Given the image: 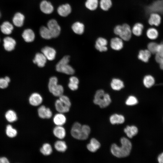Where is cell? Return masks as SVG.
<instances>
[{"mask_svg":"<svg viewBox=\"0 0 163 163\" xmlns=\"http://www.w3.org/2000/svg\"><path fill=\"white\" fill-rule=\"evenodd\" d=\"M54 147L57 151L64 152L67 149V145L64 141L58 140L54 144Z\"/></svg>","mask_w":163,"mask_h":163,"instance_id":"obj_33","label":"cell"},{"mask_svg":"<svg viewBox=\"0 0 163 163\" xmlns=\"http://www.w3.org/2000/svg\"><path fill=\"white\" fill-rule=\"evenodd\" d=\"M2 32L5 34H11L13 29L12 25L8 21H5L3 23L0 27Z\"/></svg>","mask_w":163,"mask_h":163,"instance_id":"obj_26","label":"cell"},{"mask_svg":"<svg viewBox=\"0 0 163 163\" xmlns=\"http://www.w3.org/2000/svg\"><path fill=\"white\" fill-rule=\"evenodd\" d=\"M90 130V128L88 126L82 125L79 123L75 122L72 127L71 133L74 138L84 140L88 138Z\"/></svg>","mask_w":163,"mask_h":163,"instance_id":"obj_2","label":"cell"},{"mask_svg":"<svg viewBox=\"0 0 163 163\" xmlns=\"http://www.w3.org/2000/svg\"><path fill=\"white\" fill-rule=\"evenodd\" d=\"M158 45L159 44L155 42H150L148 45V50L151 54H156L157 52Z\"/></svg>","mask_w":163,"mask_h":163,"instance_id":"obj_40","label":"cell"},{"mask_svg":"<svg viewBox=\"0 0 163 163\" xmlns=\"http://www.w3.org/2000/svg\"><path fill=\"white\" fill-rule=\"evenodd\" d=\"M69 88L72 91L76 90L78 88V84L71 82H69L68 84Z\"/></svg>","mask_w":163,"mask_h":163,"instance_id":"obj_47","label":"cell"},{"mask_svg":"<svg viewBox=\"0 0 163 163\" xmlns=\"http://www.w3.org/2000/svg\"><path fill=\"white\" fill-rule=\"evenodd\" d=\"M156 54L161 57L163 58V43L159 44L157 52Z\"/></svg>","mask_w":163,"mask_h":163,"instance_id":"obj_46","label":"cell"},{"mask_svg":"<svg viewBox=\"0 0 163 163\" xmlns=\"http://www.w3.org/2000/svg\"><path fill=\"white\" fill-rule=\"evenodd\" d=\"M143 28L144 26L142 24L140 23H136L132 28V33L135 36H139L142 34Z\"/></svg>","mask_w":163,"mask_h":163,"instance_id":"obj_31","label":"cell"},{"mask_svg":"<svg viewBox=\"0 0 163 163\" xmlns=\"http://www.w3.org/2000/svg\"><path fill=\"white\" fill-rule=\"evenodd\" d=\"M100 144L96 139L92 138L90 140V143L87 146V149L90 152H94L100 147Z\"/></svg>","mask_w":163,"mask_h":163,"instance_id":"obj_24","label":"cell"},{"mask_svg":"<svg viewBox=\"0 0 163 163\" xmlns=\"http://www.w3.org/2000/svg\"><path fill=\"white\" fill-rule=\"evenodd\" d=\"M24 18L22 14L19 12L16 13L13 19L14 24L18 27H21L23 25Z\"/></svg>","mask_w":163,"mask_h":163,"instance_id":"obj_23","label":"cell"},{"mask_svg":"<svg viewBox=\"0 0 163 163\" xmlns=\"http://www.w3.org/2000/svg\"><path fill=\"white\" fill-rule=\"evenodd\" d=\"M107 41L105 38L100 37L97 40L95 47L97 50L101 52H105L107 50Z\"/></svg>","mask_w":163,"mask_h":163,"instance_id":"obj_10","label":"cell"},{"mask_svg":"<svg viewBox=\"0 0 163 163\" xmlns=\"http://www.w3.org/2000/svg\"><path fill=\"white\" fill-rule=\"evenodd\" d=\"M154 78L151 75L145 76L143 79V82L144 86L147 88H150L155 83Z\"/></svg>","mask_w":163,"mask_h":163,"instance_id":"obj_37","label":"cell"},{"mask_svg":"<svg viewBox=\"0 0 163 163\" xmlns=\"http://www.w3.org/2000/svg\"><path fill=\"white\" fill-rule=\"evenodd\" d=\"M111 88L114 90L118 91L123 88L124 85L123 82L117 78H113L110 84Z\"/></svg>","mask_w":163,"mask_h":163,"instance_id":"obj_28","label":"cell"},{"mask_svg":"<svg viewBox=\"0 0 163 163\" xmlns=\"http://www.w3.org/2000/svg\"><path fill=\"white\" fill-rule=\"evenodd\" d=\"M5 78L8 83L10 82V78L6 76L5 77Z\"/></svg>","mask_w":163,"mask_h":163,"instance_id":"obj_51","label":"cell"},{"mask_svg":"<svg viewBox=\"0 0 163 163\" xmlns=\"http://www.w3.org/2000/svg\"><path fill=\"white\" fill-rule=\"evenodd\" d=\"M55 107L56 110L58 112L63 113L69 112L70 108L65 105L59 99L56 101L55 103Z\"/></svg>","mask_w":163,"mask_h":163,"instance_id":"obj_21","label":"cell"},{"mask_svg":"<svg viewBox=\"0 0 163 163\" xmlns=\"http://www.w3.org/2000/svg\"><path fill=\"white\" fill-rule=\"evenodd\" d=\"M100 5V7L102 10L107 11L111 7L112 2L111 0H101Z\"/></svg>","mask_w":163,"mask_h":163,"instance_id":"obj_39","label":"cell"},{"mask_svg":"<svg viewBox=\"0 0 163 163\" xmlns=\"http://www.w3.org/2000/svg\"><path fill=\"white\" fill-rule=\"evenodd\" d=\"M5 117L7 120L10 122H14L17 119L16 113L12 110H10L7 111L5 113Z\"/></svg>","mask_w":163,"mask_h":163,"instance_id":"obj_38","label":"cell"},{"mask_svg":"<svg viewBox=\"0 0 163 163\" xmlns=\"http://www.w3.org/2000/svg\"><path fill=\"white\" fill-rule=\"evenodd\" d=\"M93 102L95 104L103 108L106 107L110 104L111 102V99L108 94L105 93L104 90L101 89L96 92Z\"/></svg>","mask_w":163,"mask_h":163,"instance_id":"obj_3","label":"cell"},{"mask_svg":"<svg viewBox=\"0 0 163 163\" xmlns=\"http://www.w3.org/2000/svg\"><path fill=\"white\" fill-rule=\"evenodd\" d=\"M47 25L52 38H56L59 36L61 31V27L56 20L52 19L49 20Z\"/></svg>","mask_w":163,"mask_h":163,"instance_id":"obj_6","label":"cell"},{"mask_svg":"<svg viewBox=\"0 0 163 163\" xmlns=\"http://www.w3.org/2000/svg\"><path fill=\"white\" fill-rule=\"evenodd\" d=\"M110 45L111 48L113 50H120L123 46V40L120 38L116 37L113 38L111 40Z\"/></svg>","mask_w":163,"mask_h":163,"instance_id":"obj_17","label":"cell"},{"mask_svg":"<svg viewBox=\"0 0 163 163\" xmlns=\"http://www.w3.org/2000/svg\"><path fill=\"white\" fill-rule=\"evenodd\" d=\"M72 11L70 5L68 4L62 5L57 9L58 14L61 16L65 17L69 14Z\"/></svg>","mask_w":163,"mask_h":163,"instance_id":"obj_15","label":"cell"},{"mask_svg":"<svg viewBox=\"0 0 163 163\" xmlns=\"http://www.w3.org/2000/svg\"><path fill=\"white\" fill-rule=\"evenodd\" d=\"M8 83L5 78H0V88H6L8 86Z\"/></svg>","mask_w":163,"mask_h":163,"instance_id":"obj_44","label":"cell"},{"mask_svg":"<svg viewBox=\"0 0 163 163\" xmlns=\"http://www.w3.org/2000/svg\"><path fill=\"white\" fill-rule=\"evenodd\" d=\"M69 82L78 84L79 80L75 76H72L69 78Z\"/></svg>","mask_w":163,"mask_h":163,"instance_id":"obj_48","label":"cell"},{"mask_svg":"<svg viewBox=\"0 0 163 163\" xmlns=\"http://www.w3.org/2000/svg\"><path fill=\"white\" fill-rule=\"evenodd\" d=\"M161 18L160 15L156 12L152 13L149 16L148 23L152 26H158L161 24Z\"/></svg>","mask_w":163,"mask_h":163,"instance_id":"obj_13","label":"cell"},{"mask_svg":"<svg viewBox=\"0 0 163 163\" xmlns=\"http://www.w3.org/2000/svg\"><path fill=\"white\" fill-rule=\"evenodd\" d=\"M66 118L63 113H59L54 116L53 118V121L56 126H62L66 122Z\"/></svg>","mask_w":163,"mask_h":163,"instance_id":"obj_22","label":"cell"},{"mask_svg":"<svg viewBox=\"0 0 163 163\" xmlns=\"http://www.w3.org/2000/svg\"><path fill=\"white\" fill-rule=\"evenodd\" d=\"M4 46L5 50L11 51L13 50L16 44L15 40L11 37H6L3 40Z\"/></svg>","mask_w":163,"mask_h":163,"instance_id":"obj_11","label":"cell"},{"mask_svg":"<svg viewBox=\"0 0 163 163\" xmlns=\"http://www.w3.org/2000/svg\"><path fill=\"white\" fill-rule=\"evenodd\" d=\"M121 146L119 147L115 144L111 145L110 150L112 154L118 158L126 157L129 154L131 148L132 144L130 141L126 138L123 137L120 139Z\"/></svg>","mask_w":163,"mask_h":163,"instance_id":"obj_1","label":"cell"},{"mask_svg":"<svg viewBox=\"0 0 163 163\" xmlns=\"http://www.w3.org/2000/svg\"><path fill=\"white\" fill-rule=\"evenodd\" d=\"M151 53L148 50H141L138 55V59L144 62H147L151 56Z\"/></svg>","mask_w":163,"mask_h":163,"instance_id":"obj_29","label":"cell"},{"mask_svg":"<svg viewBox=\"0 0 163 163\" xmlns=\"http://www.w3.org/2000/svg\"><path fill=\"white\" fill-rule=\"evenodd\" d=\"M40 8L43 13L47 14L51 13L54 10L53 7L51 3L46 0L41 2L40 5Z\"/></svg>","mask_w":163,"mask_h":163,"instance_id":"obj_12","label":"cell"},{"mask_svg":"<svg viewBox=\"0 0 163 163\" xmlns=\"http://www.w3.org/2000/svg\"><path fill=\"white\" fill-rule=\"evenodd\" d=\"M41 51L48 60H53L55 58L56 52L53 48L49 46H46L42 49Z\"/></svg>","mask_w":163,"mask_h":163,"instance_id":"obj_9","label":"cell"},{"mask_svg":"<svg viewBox=\"0 0 163 163\" xmlns=\"http://www.w3.org/2000/svg\"><path fill=\"white\" fill-rule=\"evenodd\" d=\"M53 133L55 137L60 139L64 138L66 134L65 129L60 126H56L54 128Z\"/></svg>","mask_w":163,"mask_h":163,"instance_id":"obj_19","label":"cell"},{"mask_svg":"<svg viewBox=\"0 0 163 163\" xmlns=\"http://www.w3.org/2000/svg\"><path fill=\"white\" fill-rule=\"evenodd\" d=\"M6 132L7 135L11 138L15 137L17 133V130L13 128L12 126L10 125H8L7 126Z\"/></svg>","mask_w":163,"mask_h":163,"instance_id":"obj_41","label":"cell"},{"mask_svg":"<svg viewBox=\"0 0 163 163\" xmlns=\"http://www.w3.org/2000/svg\"><path fill=\"white\" fill-rule=\"evenodd\" d=\"M138 102L136 97L133 96H130L126 100V104L128 105L132 106L136 104Z\"/></svg>","mask_w":163,"mask_h":163,"instance_id":"obj_42","label":"cell"},{"mask_svg":"<svg viewBox=\"0 0 163 163\" xmlns=\"http://www.w3.org/2000/svg\"><path fill=\"white\" fill-rule=\"evenodd\" d=\"M125 120L124 117L122 115L114 114L110 117V121L112 124H122Z\"/></svg>","mask_w":163,"mask_h":163,"instance_id":"obj_30","label":"cell"},{"mask_svg":"<svg viewBox=\"0 0 163 163\" xmlns=\"http://www.w3.org/2000/svg\"><path fill=\"white\" fill-rule=\"evenodd\" d=\"M150 12H163V0H158L154 2L149 8Z\"/></svg>","mask_w":163,"mask_h":163,"instance_id":"obj_18","label":"cell"},{"mask_svg":"<svg viewBox=\"0 0 163 163\" xmlns=\"http://www.w3.org/2000/svg\"><path fill=\"white\" fill-rule=\"evenodd\" d=\"M69 58V56H65L59 62L56 66L57 71L68 75H72L74 73V69L68 64Z\"/></svg>","mask_w":163,"mask_h":163,"instance_id":"obj_4","label":"cell"},{"mask_svg":"<svg viewBox=\"0 0 163 163\" xmlns=\"http://www.w3.org/2000/svg\"><path fill=\"white\" fill-rule=\"evenodd\" d=\"M0 16H1V14H0Z\"/></svg>","mask_w":163,"mask_h":163,"instance_id":"obj_52","label":"cell"},{"mask_svg":"<svg viewBox=\"0 0 163 163\" xmlns=\"http://www.w3.org/2000/svg\"><path fill=\"white\" fill-rule=\"evenodd\" d=\"M132 33V30L130 26L127 24H124L121 25L119 36L122 40L127 41L131 38Z\"/></svg>","mask_w":163,"mask_h":163,"instance_id":"obj_7","label":"cell"},{"mask_svg":"<svg viewBox=\"0 0 163 163\" xmlns=\"http://www.w3.org/2000/svg\"><path fill=\"white\" fill-rule=\"evenodd\" d=\"M158 160L159 163H163V152L159 155Z\"/></svg>","mask_w":163,"mask_h":163,"instance_id":"obj_50","label":"cell"},{"mask_svg":"<svg viewBox=\"0 0 163 163\" xmlns=\"http://www.w3.org/2000/svg\"><path fill=\"white\" fill-rule=\"evenodd\" d=\"M98 4V0H86L85 6L89 10L94 11L97 8Z\"/></svg>","mask_w":163,"mask_h":163,"instance_id":"obj_36","label":"cell"},{"mask_svg":"<svg viewBox=\"0 0 163 163\" xmlns=\"http://www.w3.org/2000/svg\"><path fill=\"white\" fill-rule=\"evenodd\" d=\"M9 162L7 158L5 157L0 158V163H9Z\"/></svg>","mask_w":163,"mask_h":163,"instance_id":"obj_49","label":"cell"},{"mask_svg":"<svg viewBox=\"0 0 163 163\" xmlns=\"http://www.w3.org/2000/svg\"><path fill=\"white\" fill-rule=\"evenodd\" d=\"M38 113L39 117L42 119H49L52 115L51 110L44 105H42L38 108Z\"/></svg>","mask_w":163,"mask_h":163,"instance_id":"obj_8","label":"cell"},{"mask_svg":"<svg viewBox=\"0 0 163 163\" xmlns=\"http://www.w3.org/2000/svg\"><path fill=\"white\" fill-rule=\"evenodd\" d=\"M58 81L56 77H51L50 79L48 86L49 91L53 95L59 97L63 95L64 89L62 86L58 84Z\"/></svg>","mask_w":163,"mask_h":163,"instance_id":"obj_5","label":"cell"},{"mask_svg":"<svg viewBox=\"0 0 163 163\" xmlns=\"http://www.w3.org/2000/svg\"><path fill=\"white\" fill-rule=\"evenodd\" d=\"M59 99L66 106L70 107L71 103L69 99L67 96L62 95L59 97Z\"/></svg>","mask_w":163,"mask_h":163,"instance_id":"obj_43","label":"cell"},{"mask_svg":"<svg viewBox=\"0 0 163 163\" xmlns=\"http://www.w3.org/2000/svg\"><path fill=\"white\" fill-rule=\"evenodd\" d=\"M124 130L127 136L130 138L136 135L138 132L137 128L134 126H128L124 129Z\"/></svg>","mask_w":163,"mask_h":163,"instance_id":"obj_27","label":"cell"},{"mask_svg":"<svg viewBox=\"0 0 163 163\" xmlns=\"http://www.w3.org/2000/svg\"><path fill=\"white\" fill-rule=\"evenodd\" d=\"M147 37L151 40H155L158 37V30L154 27L148 29L146 32Z\"/></svg>","mask_w":163,"mask_h":163,"instance_id":"obj_34","label":"cell"},{"mask_svg":"<svg viewBox=\"0 0 163 163\" xmlns=\"http://www.w3.org/2000/svg\"><path fill=\"white\" fill-rule=\"evenodd\" d=\"M29 102L32 106H38L42 102L43 98L39 94L37 93H33L29 98Z\"/></svg>","mask_w":163,"mask_h":163,"instance_id":"obj_14","label":"cell"},{"mask_svg":"<svg viewBox=\"0 0 163 163\" xmlns=\"http://www.w3.org/2000/svg\"><path fill=\"white\" fill-rule=\"evenodd\" d=\"M72 28L75 33L81 35L84 32L85 26L83 23L79 22H76L72 24Z\"/></svg>","mask_w":163,"mask_h":163,"instance_id":"obj_25","label":"cell"},{"mask_svg":"<svg viewBox=\"0 0 163 163\" xmlns=\"http://www.w3.org/2000/svg\"><path fill=\"white\" fill-rule=\"evenodd\" d=\"M53 150L51 145L48 143L44 144L40 149V152L43 155L47 156L50 155Z\"/></svg>","mask_w":163,"mask_h":163,"instance_id":"obj_35","label":"cell"},{"mask_svg":"<svg viewBox=\"0 0 163 163\" xmlns=\"http://www.w3.org/2000/svg\"><path fill=\"white\" fill-rule=\"evenodd\" d=\"M22 37L26 42H31L34 40L35 35L32 30L30 29H27L23 31Z\"/></svg>","mask_w":163,"mask_h":163,"instance_id":"obj_20","label":"cell"},{"mask_svg":"<svg viewBox=\"0 0 163 163\" xmlns=\"http://www.w3.org/2000/svg\"><path fill=\"white\" fill-rule=\"evenodd\" d=\"M40 34L41 37L46 39H50L52 38L51 32L48 27L42 26L40 30Z\"/></svg>","mask_w":163,"mask_h":163,"instance_id":"obj_32","label":"cell"},{"mask_svg":"<svg viewBox=\"0 0 163 163\" xmlns=\"http://www.w3.org/2000/svg\"><path fill=\"white\" fill-rule=\"evenodd\" d=\"M155 59L156 62L159 63L160 69L163 70V58L161 57L156 54Z\"/></svg>","mask_w":163,"mask_h":163,"instance_id":"obj_45","label":"cell"},{"mask_svg":"<svg viewBox=\"0 0 163 163\" xmlns=\"http://www.w3.org/2000/svg\"><path fill=\"white\" fill-rule=\"evenodd\" d=\"M46 60V58L42 53H38L36 54L33 61L38 66L42 67L45 66Z\"/></svg>","mask_w":163,"mask_h":163,"instance_id":"obj_16","label":"cell"}]
</instances>
